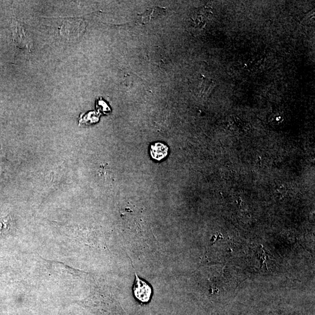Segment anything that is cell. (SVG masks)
I'll list each match as a JSON object with an SVG mask.
<instances>
[{"label":"cell","mask_w":315,"mask_h":315,"mask_svg":"<svg viewBox=\"0 0 315 315\" xmlns=\"http://www.w3.org/2000/svg\"><path fill=\"white\" fill-rule=\"evenodd\" d=\"M85 31V24L82 20H68L62 24L60 33L68 40H75L80 38Z\"/></svg>","instance_id":"obj_1"},{"label":"cell","mask_w":315,"mask_h":315,"mask_svg":"<svg viewBox=\"0 0 315 315\" xmlns=\"http://www.w3.org/2000/svg\"><path fill=\"white\" fill-rule=\"evenodd\" d=\"M12 29L14 41L17 46L31 51L33 47V42L31 36L28 34L25 29L16 21H13Z\"/></svg>","instance_id":"obj_2"},{"label":"cell","mask_w":315,"mask_h":315,"mask_svg":"<svg viewBox=\"0 0 315 315\" xmlns=\"http://www.w3.org/2000/svg\"><path fill=\"white\" fill-rule=\"evenodd\" d=\"M135 280L133 287V292L136 298L142 302H147L150 301L151 294H152V289L145 281L141 279L138 276L137 273L135 272Z\"/></svg>","instance_id":"obj_3"},{"label":"cell","mask_w":315,"mask_h":315,"mask_svg":"<svg viewBox=\"0 0 315 315\" xmlns=\"http://www.w3.org/2000/svg\"><path fill=\"white\" fill-rule=\"evenodd\" d=\"M44 260L47 263L48 268L50 270L56 272L59 275H64L65 277L78 276L83 272L62 262L54 261V260Z\"/></svg>","instance_id":"obj_4"},{"label":"cell","mask_w":315,"mask_h":315,"mask_svg":"<svg viewBox=\"0 0 315 315\" xmlns=\"http://www.w3.org/2000/svg\"><path fill=\"white\" fill-rule=\"evenodd\" d=\"M168 154V147L162 142H156L151 147V156L154 159L160 160Z\"/></svg>","instance_id":"obj_5"},{"label":"cell","mask_w":315,"mask_h":315,"mask_svg":"<svg viewBox=\"0 0 315 315\" xmlns=\"http://www.w3.org/2000/svg\"><path fill=\"white\" fill-rule=\"evenodd\" d=\"M12 224L10 216L0 217V235L5 234L10 229Z\"/></svg>","instance_id":"obj_6"},{"label":"cell","mask_w":315,"mask_h":315,"mask_svg":"<svg viewBox=\"0 0 315 315\" xmlns=\"http://www.w3.org/2000/svg\"><path fill=\"white\" fill-rule=\"evenodd\" d=\"M7 163L6 154L3 149L2 145H0V175L2 174Z\"/></svg>","instance_id":"obj_7"}]
</instances>
